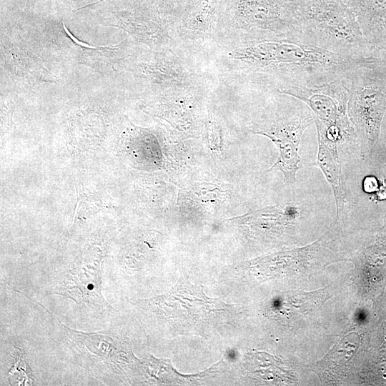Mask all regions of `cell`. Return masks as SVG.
<instances>
[{"mask_svg": "<svg viewBox=\"0 0 386 386\" xmlns=\"http://www.w3.org/2000/svg\"><path fill=\"white\" fill-rule=\"evenodd\" d=\"M377 59H386V0H343Z\"/></svg>", "mask_w": 386, "mask_h": 386, "instance_id": "52a82bcc", "label": "cell"}, {"mask_svg": "<svg viewBox=\"0 0 386 386\" xmlns=\"http://www.w3.org/2000/svg\"><path fill=\"white\" fill-rule=\"evenodd\" d=\"M179 333H204L215 319L231 305L207 297L202 286L192 284L182 277L167 293L142 300Z\"/></svg>", "mask_w": 386, "mask_h": 386, "instance_id": "5b68a950", "label": "cell"}, {"mask_svg": "<svg viewBox=\"0 0 386 386\" xmlns=\"http://www.w3.org/2000/svg\"><path fill=\"white\" fill-rule=\"evenodd\" d=\"M317 144L315 165L322 172L332 188L336 205L337 219L343 221L347 199L338 152V147L340 145L336 142L322 137H317Z\"/></svg>", "mask_w": 386, "mask_h": 386, "instance_id": "ba28073f", "label": "cell"}, {"mask_svg": "<svg viewBox=\"0 0 386 386\" xmlns=\"http://www.w3.org/2000/svg\"><path fill=\"white\" fill-rule=\"evenodd\" d=\"M229 56L239 69L277 92L348 76L366 61L342 57L305 39L293 37L244 39Z\"/></svg>", "mask_w": 386, "mask_h": 386, "instance_id": "6da1fadb", "label": "cell"}, {"mask_svg": "<svg viewBox=\"0 0 386 386\" xmlns=\"http://www.w3.org/2000/svg\"><path fill=\"white\" fill-rule=\"evenodd\" d=\"M217 0H200L190 12L185 22L187 33L192 37L207 34L212 24V16Z\"/></svg>", "mask_w": 386, "mask_h": 386, "instance_id": "9c48e42d", "label": "cell"}, {"mask_svg": "<svg viewBox=\"0 0 386 386\" xmlns=\"http://www.w3.org/2000/svg\"><path fill=\"white\" fill-rule=\"evenodd\" d=\"M277 109L269 117L259 120L253 132L269 138L277 147L279 157L267 170L280 171L287 185L297 182L301 157L299 144L305 129L314 123L310 108L300 99L278 92Z\"/></svg>", "mask_w": 386, "mask_h": 386, "instance_id": "277c9868", "label": "cell"}, {"mask_svg": "<svg viewBox=\"0 0 386 386\" xmlns=\"http://www.w3.org/2000/svg\"><path fill=\"white\" fill-rule=\"evenodd\" d=\"M234 28L241 40L270 37L304 39L295 11V0H240Z\"/></svg>", "mask_w": 386, "mask_h": 386, "instance_id": "8992f818", "label": "cell"}, {"mask_svg": "<svg viewBox=\"0 0 386 386\" xmlns=\"http://www.w3.org/2000/svg\"><path fill=\"white\" fill-rule=\"evenodd\" d=\"M26 363L24 355L19 350L18 358L14 364L12 368L9 370V382L11 385H28L32 382L26 372Z\"/></svg>", "mask_w": 386, "mask_h": 386, "instance_id": "30bf717a", "label": "cell"}, {"mask_svg": "<svg viewBox=\"0 0 386 386\" xmlns=\"http://www.w3.org/2000/svg\"><path fill=\"white\" fill-rule=\"evenodd\" d=\"M295 11L303 35L312 44L352 60L376 59L343 0H295Z\"/></svg>", "mask_w": 386, "mask_h": 386, "instance_id": "7a4b0ae2", "label": "cell"}, {"mask_svg": "<svg viewBox=\"0 0 386 386\" xmlns=\"http://www.w3.org/2000/svg\"><path fill=\"white\" fill-rule=\"evenodd\" d=\"M347 115L362 149L378 140L386 111V59H370L350 74Z\"/></svg>", "mask_w": 386, "mask_h": 386, "instance_id": "3957f363", "label": "cell"}, {"mask_svg": "<svg viewBox=\"0 0 386 386\" xmlns=\"http://www.w3.org/2000/svg\"><path fill=\"white\" fill-rule=\"evenodd\" d=\"M364 190L367 192H372L377 188V182L374 177H367L363 182Z\"/></svg>", "mask_w": 386, "mask_h": 386, "instance_id": "8fae6325", "label": "cell"}]
</instances>
